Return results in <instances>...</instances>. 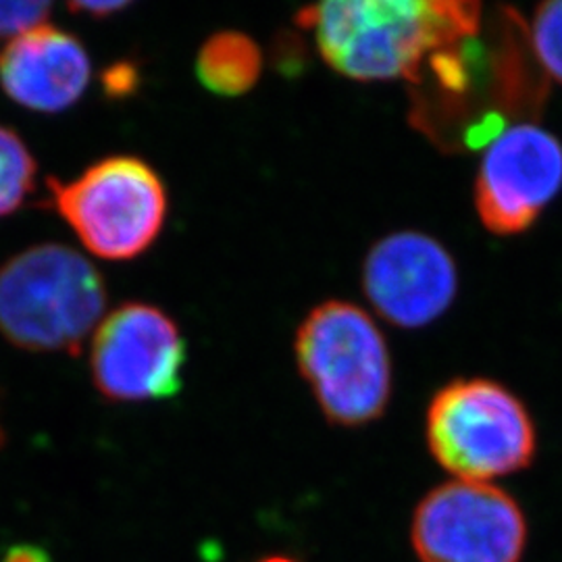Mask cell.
Here are the masks:
<instances>
[{
    "mask_svg": "<svg viewBox=\"0 0 562 562\" xmlns=\"http://www.w3.org/2000/svg\"><path fill=\"white\" fill-rule=\"evenodd\" d=\"M2 443H4V434H2V429H0V448H2Z\"/></svg>",
    "mask_w": 562,
    "mask_h": 562,
    "instance_id": "18",
    "label": "cell"
},
{
    "mask_svg": "<svg viewBox=\"0 0 562 562\" xmlns=\"http://www.w3.org/2000/svg\"><path fill=\"white\" fill-rule=\"evenodd\" d=\"M483 7L459 0H336L296 15L323 60L355 81H415L429 59L482 32Z\"/></svg>",
    "mask_w": 562,
    "mask_h": 562,
    "instance_id": "1",
    "label": "cell"
},
{
    "mask_svg": "<svg viewBox=\"0 0 562 562\" xmlns=\"http://www.w3.org/2000/svg\"><path fill=\"white\" fill-rule=\"evenodd\" d=\"M531 42L540 67L552 80L562 83V0L543 2L536 9Z\"/></svg>",
    "mask_w": 562,
    "mask_h": 562,
    "instance_id": "13",
    "label": "cell"
},
{
    "mask_svg": "<svg viewBox=\"0 0 562 562\" xmlns=\"http://www.w3.org/2000/svg\"><path fill=\"white\" fill-rule=\"evenodd\" d=\"M90 74L83 44L48 23L13 38L0 53L4 92L38 113H60L80 101Z\"/></svg>",
    "mask_w": 562,
    "mask_h": 562,
    "instance_id": "10",
    "label": "cell"
},
{
    "mask_svg": "<svg viewBox=\"0 0 562 562\" xmlns=\"http://www.w3.org/2000/svg\"><path fill=\"white\" fill-rule=\"evenodd\" d=\"M104 306L101 273L63 244L27 248L0 267V334L23 350L76 355Z\"/></svg>",
    "mask_w": 562,
    "mask_h": 562,
    "instance_id": "2",
    "label": "cell"
},
{
    "mask_svg": "<svg viewBox=\"0 0 562 562\" xmlns=\"http://www.w3.org/2000/svg\"><path fill=\"white\" fill-rule=\"evenodd\" d=\"M183 364L186 341L180 327L150 304H121L92 338V378L109 401L171 398L181 390Z\"/></svg>",
    "mask_w": 562,
    "mask_h": 562,
    "instance_id": "7",
    "label": "cell"
},
{
    "mask_svg": "<svg viewBox=\"0 0 562 562\" xmlns=\"http://www.w3.org/2000/svg\"><path fill=\"white\" fill-rule=\"evenodd\" d=\"M125 7H127V2H71L69 4V9L74 13H88L92 18H106Z\"/></svg>",
    "mask_w": 562,
    "mask_h": 562,
    "instance_id": "16",
    "label": "cell"
},
{
    "mask_svg": "<svg viewBox=\"0 0 562 562\" xmlns=\"http://www.w3.org/2000/svg\"><path fill=\"white\" fill-rule=\"evenodd\" d=\"M36 161L20 136L0 125V217L15 213L34 190Z\"/></svg>",
    "mask_w": 562,
    "mask_h": 562,
    "instance_id": "12",
    "label": "cell"
},
{
    "mask_svg": "<svg viewBox=\"0 0 562 562\" xmlns=\"http://www.w3.org/2000/svg\"><path fill=\"white\" fill-rule=\"evenodd\" d=\"M294 352L327 422L361 427L382 417L392 396V359L382 329L361 306H315L299 327Z\"/></svg>",
    "mask_w": 562,
    "mask_h": 562,
    "instance_id": "3",
    "label": "cell"
},
{
    "mask_svg": "<svg viewBox=\"0 0 562 562\" xmlns=\"http://www.w3.org/2000/svg\"><path fill=\"white\" fill-rule=\"evenodd\" d=\"M562 190V142L538 123L506 127L485 148L475 209L496 236H517L540 220Z\"/></svg>",
    "mask_w": 562,
    "mask_h": 562,
    "instance_id": "8",
    "label": "cell"
},
{
    "mask_svg": "<svg viewBox=\"0 0 562 562\" xmlns=\"http://www.w3.org/2000/svg\"><path fill=\"white\" fill-rule=\"evenodd\" d=\"M0 562H53L50 554L34 543H18L7 550Z\"/></svg>",
    "mask_w": 562,
    "mask_h": 562,
    "instance_id": "15",
    "label": "cell"
},
{
    "mask_svg": "<svg viewBox=\"0 0 562 562\" xmlns=\"http://www.w3.org/2000/svg\"><path fill=\"white\" fill-rule=\"evenodd\" d=\"M362 290L385 322L417 329L450 308L459 290V271L436 238L423 232H396L369 250Z\"/></svg>",
    "mask_w": 562,
    "mask_h": 562,
    "instance_id": "9",
    "label": "cell"
},
{
    "mask_svg": "<svg viewBox=\"0 0 562 562\" xmlns=\"http://www.w3.org/2000/svg\"><path fill=\"white\" fill-rule=\"evenodd\" d=\"M431 457L457 482L490 483L527 469L538 434L527 406L506 385L454 380L436 392L425 415Z\"/></svg>",
    "mask_w": 562,
    "mask_h": 562,
    "instance_id": "4",
    "label": "cell"
},
{
    "mask_svg": "<svg viewBox=\"0 0 562 562\" xmlns=\"http://www.w3.org/2000/svg\"><path fill=\"white\" fill-rule=\"evenodd\" d=\"M53 209L81 244L106 261L136 259L148 250L167 220L161 176L136 157H109L76 180H48Z\"/></svg>",
    "mask_w": 562,
    "mask_h": 562,
    "instance_id": "5",
    "label": "cell"
},
{
    "mask_svg": "<svg viewBox=\"0 0 562 562\" xmlns=\"http://www.w3.org/2000/svg\"><path fill=\"white\" fill-rule=\"evenodd\" d=\"M527 536L521 504L492 483L438 485L423 496L411 521L422 562H521Z\"/></svg>",
    "mask_w": 562,
    "mask_h": 562,
    "instance_id": "6",
    "label": "cell"
},
{
    "mask_svg": "<svg viewBox=\"0 0 562 562\" xmlns=\"http://www.w3.org/2000/svg\"><path fill=\"white\" fill-rule=\"evenodd\" d=\"M48 2H0V38L21 34L44 25L50 13Z\"/></svg>",
    "mask_w": 562,
    "mask_h": 562,
    "instance_id": "14",
    "label": "cell"
},
{
    "mask_svg": "<svg viewBox=\"0 0 562 562\" xmlns=\"http://www.w3.org/2000/svg\"><path fill=\"white\" fill-rule=\"evenodd\" d=\"M261 46L241 32H220L204 42L196 59V76L220 97H240L261 78Z\"/></svg>",
    "mask_w": 562,
    "mask_h": 562,
    "instance_id": "11",
    "label": "cell"
},
{
    "mask_svg": "<svg viewBox=\"0 0 562 562\" xmlns=\"http://www.w3.org/2000/svg\"><path fill=\"white\" fill-rule=\"evenodd\" d=\"M259 562H299L294 561V559H290V557H281V554H273V557H265Z\"/></svg>",
    "mask_w": 562,
    "mask_h": 562,
    "instance_id": "17",
    "label": "cell"
}]
</instances>
